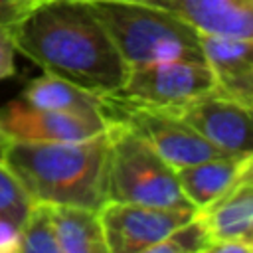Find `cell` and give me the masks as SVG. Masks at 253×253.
Masks as SVG:
<instances>
[{"instance_id":"cell-13","label":"cell","mask_w":253,"mask_h":253,"mask_svg":"<svg viewBox=\"0 0 253 253\" xmlns=\"http://www.w3.org/2000/svg\"><path fill=\"white\" fill-rule=\"evenodd\" d=\"M253 168V154L219 156L174 168L186 200L198 211L229 190L247 170Z\"/></svg>"},{"instance_id":"cell-18","label":"cell","mask_w":253,"mask_h":253,"mask_svg":"<svg viewBox=\"0 0 253 253\" xmlns=\"http://www.w3.org/2000/svg\"><path fill=\"white\" fill-rule=\"evenodd\" d=\"M32 204L34 200L26 194L16 176L4 166V162H0V215L22 223Z\"/></svg>"},{"instance_id":"cell-1","label":"cell","mask_w":253,"mask_h":253,"mask_svg":"<svg viewBox=\"0 0 253 253\" xmlns=\"http://www.w3.org/2000/svg\"><path fill=\"white\" fill-rule=\"evenodd\" d=\"M16 51L99 97L121 89L128 65L87 2L43 0L12 24Z\"/></svg>"},{"instance_id":"cell-22","label":"cell","mask_w":253,"mask_h":253,"mask_svg":"<svg viewBox=\"0 0 253 253\" xmlns=\"http://www.w3.org/2000/svg\"><path fill=\"white\" fill-rule=\"evenodd\" d=\"M206 253H253V245L243 243V241H211L206 247Z\"/></svg>"},{"instance_id":"cell-24","label":"cell","mask_w":253,"mask_h":253,"mask_svg":"<svg viewBox=\"0 0 253 253\" xmlns=\"http://www.w3.org/2000/svg\"><path fill=\"white\" fill-rule=\"evenodd\" d=\"M8 142H10V138L0 130V162H2V158H4V152H6V148H8Z\"/></svg>"},{"instance_id":"cell-4","label":"cell","mask_w":253,"mask_h":253,"mask_svg":"<svg viewBox=\"0 0 253 253\" xmlns=\"http://www.w3.org/2000/svg\"><path fill=\"white\" fill-rule=\"evenodd\" d=\"M107 200L154 208L194 210L180 190L174 168L142 138L115 121H109Z\"/></svg>"},{"instance_id":"cell-21","label":"cell","mask_w":253,"mask_h":253,"mask_svg":"<svg viewBox=\"0 0 253 253\" xmlns=\"http://www.w3.org/2000/svg\"><path fill=\"white\" fill-rule=\"evenodd\" d=\"M30 10V0H0V24L12 26Z\"/></svg>"},{"instance_id":"cell-19","label":"cell","mask_w":253,"mask_h":253,"mask_svg":"<svg viewBox=\"0 0 253 253\" xmlns=\"http://www.w3.org/2000/svg\"><path fill=\"white\" fill-rule=\"evenodd\" d=\"M14 53H16V43H14L12 26L0 24V81L14 75L16 71Z\"/></svg>"},{"instance_id":"cell-10","label":"cell","mask_w":253,"mask_h":253,"mask_svg":"<svg viewBox=\"0 0 253 253\" xmlns=\"http://www.w3.org/2000/svg\"><path fill=\"white\" fill-rule=\"evenodd\" d=\"M200 47L213 75L215 91L253 109V42L200 34Z\"/></svg>"},{"instance_id":"cell-25","label":"cell","mask_w":253,"mask_h":253,"mask_svg":"<svg viewBox=\"0 0 253 253\" xmlns=\"http://www.w3.org/2000/svg\"><path fill=\"white\" fill-rule=\"evenodd\" d=\"M38 2H42V0H30V4H32V8H34V6L38 4Z\"/></svg>"},{"instance_id":"cell-8","label":"cell","mask_w":253,"mask_h":253,"mask_svg":"<svg viewBox=\"0 0 253 253\" xmlns=\"http://www.w3.org/2000/svg\"><path fill=\"white\" fill-rule=\"evenodd\" d=\"M109 121L103 115H81L36 107L22 97L0 107V130L10 140L71 142L103 134Z\"/></svg>"},{"instance_id":"cell-11","label":"cell","mask_w":253,"mask_h":253,"mask_svg":"<svg viewBox=\"0 0 253 253\" xmlns=\"http://www.w3.org/2000/svg\"><path fill=\"white\" fill-rule=\"evenodd\" d=\"M253 168L247 170L229 190L196 211L211 241H243L253 245ZM206 245V247H208Z\"/></svg>"},{"instance_id":"cell-2","label":"cell","mask_w":253,"mask_h":253,"mask_svg":"<svg viewBox=\"0 0 253 253\" xmlns=\"http://www.w3.org/2000/svg\"><path fill=\"white\" fill-rule=\"evenodd\" d=\"M2 162L34 202L89 210L107 202L109 128L71 142L10 140Z\"/></svg>"},{"instance_id":"cell-7","label":"cell","mask_w":253,"mask_h":253,"mask_svg":"<svg viewBox=\"0 0 253 253\" xmlns=\"http://www.w3.org/2000/svg\"><path fill=\"white\" fill-rule=\"evenodd\" d=\"M97 213L107 253H148L154 243L162 241L196 211L107 200Z\"/></svg>"},{"instance_id":"cell-9","label":"cell","mask_w":253,"mask_h":253,"mask_svg":"<svg viewBox=\"0 0 253 253\" xmlns=\"http://www.w3.org/2000/svg\"><path fill=\"white\" fill-rule=\"evenodd\" d=\"M200 136L231 154H253L251 109L215 89L172 111Z\"/></svg>"},{"instance_id":"cell-12","label":"cell","mask_w":253,"mask_h":253,"mask_svg":"<svg viewBox=\"0 0 253 253\" xmlns=\"http://www.w3.org/2000/svg\"><path fill=\"white\" fill-rule=\"evenodd\" d=\"M156 8L174 12L200 34L253 38V0H160Z\"/></svg>"},{"instance_id":"cell-6","label":"cell","mask_w":253,"mask_h":253,"mask_svg":"<svg viewBox=\"0 0 253 253\" xmlns=\"http://www.w3.org/2000/svg\"><path fill=\"white\" fill-rule=\"evenodd\" d=\"M213 89V75L204 59H174L128 65L121 89L111 95L132 105L174 111Z\"/></svg>"},{"instance_id":"cell-23","label":"cell","mask_w":253,"mask_h":253,"mask_svg":"<svg viewBox=\"0 0 253 253\" xmlns=\"http://www.w3.org/2000/svg\"><path fill=\"white\" fill-rule=\"evenodd\" d=\"M43 2V0H42ZM75 2H134V4H148V6H158L160 0H75Z\"/></svg>"},{"instance_id":"cell-16","label":"cell","mask_w":253,"mask_h":253,"mask_svg":"<svg viewBox=\"0 0 253 253\" xmlns=\"http://www.w3.org/2000/svg\"><path fill=\"white\" fill-rule=\"evenodd\" d=\"M20 253H59L49 206L34 202L20 223Z\"/></svg>"},{"instance_id":"cell-17","label":"cell","mask_w":253,"mask_h":253,"mask_svg":"<svg viewBox=\"0 0 253 253\" xmlns=\"http://www.w3.org/2000/svg\"><path fill=\"white\" fill-rule=\"evenodd\" d=\"M208 235L204 231L202 221L196 217V213L172 229L162 241L154 243L148 253H206Z\"/></svg>"},{"instance_id":"cell-15","label":"cell","mask_w":253,"mask_h":253,"mask_svg":"<svg viewBox=\"0 0 253 253\" xmlns=\"http://www.w3.org/2000/svg\"><path fill=\"white\" fill-rule=\"evenodd\" d=\"M24 101L53 111H67V113H81V115H103V97L89 93L61 77L43 73L32 79L20 95Z\"/></svg>"},{"instance_id":"cell-5","label":"cell","mask_w":253,"mask_h":253,"mask_svg":"<svg viewBox=\"0 0 253 253\" xmlns=\"http://www.w3.org/2000/svg\"><path fill=\"white\" fill-rule=\"evenodd\" d=\"M103 109L107 121L125 125L172 168L219 156H237L208 142L172 111L132 105L113 95H103Z\"/></svg>"},{"instance_id":"cell-14","label":"cell","mask_w":253,"mask_h":253,"mask_svg":"<svg viewBox=\"0 0 253 253\" xmlns=\"http://www.w3.org/2000/svg\"><path fill=\"white\" fill-rule=\"evenodd\" d=\"M59 253H107L97 210L47 204Z\"/></svg>"},{"instance_id":"cell-3","label":"cell","mask_w":253,"mask_h":253,"mask_svg":"<svg viewBox=\"0 0 253 253\" xmlns=\"http://www.w3.org/2000/svg\"><path fill=\"white\" fill-rule=\"evenodd\" d=\"M126 65L204 59L200 32L164 8L134 2H87Z\"/></svg>"},{"instance_id":"cell-20","label":"cell","mask_w":253,"mask_h":253,"mask_svg":"<svg viewBox=\"0 0 253 253\" xmlns=\"http://www.w3.org/2000/svg\"><path fill=\"white\" fill-rule=\"evenodd\" d=\"M0 253H20V223L0 215Z\"/></svg>"}]
</instances>
